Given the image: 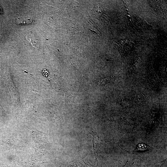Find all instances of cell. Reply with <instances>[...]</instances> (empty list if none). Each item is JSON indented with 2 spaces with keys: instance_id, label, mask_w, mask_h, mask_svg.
Returning a JSON list of instances; mask_svg holds the SVG:
<instances>
[{
  "instance_id": "obj_1",
  "label": "cell",
  "mask_w": 167,
  "mask_h": 167,
  "mask_svg": "<svg viewBox=\"0 0 167 167\" xmlns=\"http://www.w3.org/2000/svg\"><path fill=\"white\" fill-rule=\"evenodd\" d=\"M149 146L147 144L143 143H138L136 146L134 151L138 152H144L148 149Z\"/></svg>"
},
{
  "instance_id": "obj_2",
  "label": "cell",
  "mask_w": 167,
  "mask_h": 167,
  "mask_svg": "<svg viewBox=\"0 0 167 167\" xmlns=\"http://www.w3.org/2000/svg\"><path fill=\"white\" fill-rule=\"evenodd\" d=\"M32 22L30 19L24 17H20L16 19V22L19 25L28 24L31 23Z\"/></svg>"
},
{
  "instance_id": "obj_3",
  "label": "cell",
  "mask_w": 167,
  "mask_h": 167,
  "mask_svg": "<svg viewBox=\"0 0 167 167\" xmlns=\"http://www.w3.org/2000/svg\"><path fill=\"white\" fill-rule=\"evenodd\" d=\"M42 72H43V75L45 76H47L49 75L48 72L45 69H44V70H43Z\"/></svg>"
},
{
  "instance_id": "obj_4",
  "label": "cell",
  "mask_w": 167,
  "mask_h": 167,
  "mask_svg": "<svg viewBox=\"0 0 167 167\" xmlns=\"http://www.w3.org/2000/svg\"><path fill=\"white\" fill-rule=\"evenodd\" d=\"M85 164H86L88 166V167H97V165H98V162H97V166H94L93 165H92L89 162H88V163H85Z\"/></svg>"
}]
</instances>
